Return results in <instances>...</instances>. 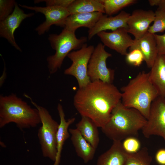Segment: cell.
I'll return each instance as SVG.
<instances>
[{"label": "cell", "instance_id": "obj_1", "mask_svg": "<svg viewBox=\"0 0 165 165\" xmlns=\"http://www.w3.org/2000/svg\"><path fill=\"white\" fill-rule=\"evenodd\" d=\"M121 99V92L112 83L96 80L79 88L74 96L73 104L81 116L88 117L101 128Z\"/></svg>", "mask_w": 165, "mask_h": 165}, {"label": "cell", "instance_id": "obj_2", "mask_svg": "<svg viewBox=\"0 0 165 165\" xmlns=\"http://www.w3.org/2000/svg\"><path fill=\"white\" fill-rule=\"evenodd\" d=\"M146 121L139 111L125 106L121 101L113 109L108 122L101 128L110 139L122 141L129 137H137Z\"/></svg>", "mask_w": 165, "mask_h": 165}, {"label": "cell", "instance_id": "obj_3", "mask_svg": "<svg viewBox=\"0 0 165 165\" xmlns=\"http://www.w3.org/2000/svg\"><path fill=\"white\" fill-rule=\"evenodd\" d=\"M120 90L123 105L137 110L147 119L152 102L159 96L151 80L149 72H140Z\"/></svg>", "mask_w": 165, "mask_h": 165}, {"label": "cell", "instance_id": "obj_4", "mask_svg": "<svg viewBox=\"0 0 165 165\" xmlns=\"http://www.w3.org/2000/svg\"><path fill=\"white\" fill-rule=\"evenodd\" d=\"M10 123L22 130L35 127L40 123L38 110L31 108L14 94L0 96V128Z\"/></svg>", "mask_w": 165, "mask_h": 165}, {"label": "cell", "instance_id": "obj_5", "mask_svg": "<svg viewBox=\"0 0 165 165\" xmlns=\"http://www.w3.org/2000/svg\"><path fill=\"white\" fill-rule=\"evenodd\" d=\"M48 39L52 48L55 51L54 54L47 58L48 68L50 74L59 69L65 57L72 50H79L87 40L86 37L78 38L75 32L63 29L59 34L49 35Z\"/></svg>", "mask_w": 165, "mask_h": 165}, {"label": "cell", "instance_id": "obj_6", "mask_svg": "<svg viewBox=\"0 0 165 165\" xmlns=\"http://www.w3.org/2000/svg\"><path fill=\"white\" fill-rule=\"evenodd\" d=\"M32 104L38 110L42 126L38 129V136L43 156L55 161L57 155V134L59 124L53 119L48 110L38 105L27 94Z\"/></svg>", "mask_w": 165, "mask_h": 165}, {"label": "cell", "instance_id": "obj_7", "mask_svg": "<svg viewBox=\"0 0 165 165\" xmlns=\"http://www.w3.org/2000/svg\"><path fill=\"white\" fill-rule=\"evenodd\" d=\"M94 48L93 46H88L85 43L80 49L70 52L67 56L72 63L64 73L74 77L79 88L86 86L91 82L87 74L88 66Z\"/></svg>", "mask_w": 165, "mask_h": 165}, {"label": "cell", "instance_id": "obj_8", "mask_svg": "<svg viewBox=\"0 0 165 165\" xmlns=\"http://www.w3.org/2000/svg\"><path fill=\"white\" fill-rule=\"evenodd\" d=\"M105 47L100 43L95 48L88 63L87 74L91 81L100 80L112 83L115 70L108 68L106 64L107 59L112 55L107 52Z\"/></svg>", "mask_w": 165, "mask_h": 165}, {"label": "cell", "instance_id": "obj_9", "mask_svg": "<svg viewBox=\"0 0 165 165\" xmlns=\"http://www.w3.org/2000/svg\"><path fill=\"white\" fill-rule=\"evenodd\" d=\"M145 137L152 135L162 137L165 141V99L159 96L152 102L148 117L141 129Z\"/></svg>", "mask_w": 165, "mask_h": 165}, {"label": "cell", "instance_id": "obj_10", "mask_svg": "<svg viewBox=\"0 0 165 165\" xmlns=\"http://www.w3.org/2000/svg\"><path fill=\"white\" fill-rule=\"evenodd\" d=\"M19 5L23 8L41 13L44 15L45 20L35 29L39 35L48 31L53 25L64 28L66 19L70 15L67 8L60 6H32L21 4Z\"/></svg>", "mask_w": 165, "mask_h": 165}, {"label": "cell", "instance_id": "obj_11", "mask_svg": "<svg viewBox=\"0 0 165 165\" xmlns=\"http://www.w3.org/2000/svg\"><path fill=\"white\" fill-rule=\"evenodd\" d=\"M34 13H25L16 2L12 13L3 20L0 21V36L6 39L15 49L21 52L16 43L14 36L16 29L25 19L32 16Z\"/></svg>", "mask_w": 165, "mask_h": 165}, {"label": "cell", "instance_id": "obj_12", "mask_svg": "<svg viewBox=\"0 0 165 165\" xmlns=\"http://www.w3.org/2000/svg\"><path fill=\"white\" fill-rule=\"evenodd\" d=\"M127 29L120 28L111 32L102 31L97 34L103 44L122 55L126 56L127 50L134 43Z\"/></svg>", "mask_w": 165, "mask_h": 165}, {"label": "cell", "instance_id": "obj_13", "mask_svg": "<svg viewBox=\"0 0 165 165\" xmlns=\"http://www.w3.org/2000/svg\"><path fill=\"white\" fill-rule=\"evenodd\" d=\"M155 16V12L151 10H134L127 21L128 32L134 36V39H140L148 32Z\"/></svg>", "mask_w": 165, "mask_h": 165}, {"label": "cell", "instance_id": "obj_14", "mask_svg": "<svg viewBox=\"0 0 165 165\" xmlns=\"http://www.w3.org/2000/svg\"><path fill=\"white\" fill-rule=\"evenodd\" d=\"M130 14L124 11H121L114 16L108 17L103 15L92 28L88 31V38L90 40L102 31L111 30L112 31L120 28L127 29V22Z\"/></svg>", "mask_w": 165, "mask_h": 165}, {"label": "cell", "instance_id": "obj_15", "mask_svg": "<svg viewBox=\"0 0 165 165\" xmlns=\"http://www.w3.org/2000/svg\"><path fill=\"white\" fill-rule=\"evenodd\" d=\"M130 47L139 49L144 55L147 67L151 68L158 54L154 34L147 32L140 39H134Z\"/></svg>", "mask_w": 165, "mask_h": 165}, {"label": "cell", "instance_id": "obj_16", "mask_svg": "<svg viewBox=\"0 0 165 165\" xmlns=\"http://www.w3.org/2000/svg\"><path fill=\"white\" fill-rule=\"evenodd\" d=\"M103 15V13L99 12L71 14L66 19L64 28L75 32L77 29L81 27L90 29Z\"/></svg>", "mask_w": 165, "mask_h": 165}, {"label": "cell", "instance_id": "obj_17", "mask_svg": "<svg viewBox=\"0 0 165 165\" xmlns=\"http://www.w3.org/2000/svg\"><path fill=\"white\" fill-rule=\"evenodd\" d=\"M57 110L60 117V121L57 134L56 157L53 165H59V164L63 145L65 141L70 136L68 127L75 120V118H70L67 121L66 120L63 107L60 103L58 105Z\"/></svg>", "mask_w": 165, "mask_h": 165}, {"label": "cell", "instance_id": "obj_18", "mask_svg": "<svg viewBox=\"0 0 165 165\" xmlns=\"http://www.w3.org/2000/svg\"><path fill=\"white\" fill-rule=\"evenodd\" d=\"M71 140L77 156L84 162L88 163L93 159L96 149L82 136L76 129L70 128Z\"/></svg>", "mask_w": 165, "mask_h": 165}, {"label": "cell", "instance_id": "obj_19", "mask_svg": "<svg viewBox=\"0 0 165 165\" xmlns=\"http://www.w3.org/2000/svg\"><path fill=\"white\" fill-rule=\"evenodd\" d=\"M126 156L122 141H113L110 148L99 156L96 165H124Z\"/></svg>", "mask_w": 165, "mask_h": 165}, {"label": "cell", "instance_id": "obj_20", "mask_svg": "<svg viewBox=\"0 0 165 165\" xmlns=\"http://www.w3.org/2000/svg\"><path fill=\"white\" fill-rule=\"evenodd\" d=\"M149 72L152 83L159 96L165 97V55L158 54Z\"/></svg>", "mask_w": 165, "mask_h": 165}, {"label": "cell", "instance_id": "obj_21", "mask_svg": "<svg viewBox=\"0 0 165 165\" xmlns=\"http://www.w3.org/2000/svg\"><path fill=\"white\" fill-rule=\"evenodd\" d=\"M98 127L90 119L85 116H81V120L76 125V129L95 149L100 141Z\"/></svg>", "mask_w": 165, "mask_h": 165}, {"label": "cell", "instance_id": "obj_22", "mask_svg": "<svg viewBox=\"0 0 165 165\" xmlns=\"http://www.w3.org/2000/svg\"><path fill=\"white\" fill-rule=\"evenodd\" d=\"M67 9L70 15L94 12L105 13L102 0H74Z\"/></svg>", "mask_w": 165, "mask_h": 165}, {"label": "cell", "instance_id": "obj_23", "mask_svg": "<svg viewBox=\"0 0 165 165\" xmlns=\"http://www.w3.org/2000/svg\"><path fill=\"white\" fill-rule=\"evenodd\" d=\"M152 156L149 153L147 147H144L134 153H127L124 165H151Z\"/></svg>", "mask_w": 165, "mask_h": 165}, {"label": "cell", "instance_id": "obj_24", "mask_svg": "<svg viewBox=\"0 0 165 165\" xmlns=\"http://www.w3.org/2000/svg\"><path fill=\"white\" fill-rule=\"evenodd\" d=\"M105 13L107 15H112L122 8L136 2L135 0H102Z\"/></svg>", "mask_w": 165, "mask_h": 165}, {"label": "cell", "instance_id": "obj_25", "mask_svg": "<svg viewBox=\"0 0 165 165\" xmlns=\"http://www.w3.org/2000/svg\"><path fill=\"white\" fill-rule=\"evenodd\" d=\"M155 13L153 23L150 26L148 31L152 34L163 32L165 31V12L157 9Z\"/></svg>", "mask_w": 165, "mask_h": 165}, {"label": "cell", "instance_id": "obj_26", "mask_svg": "<svg viewBox=\"0 0 165 165\" xmlns=\"http://www.w3.org/2000/svg\"><path fill=\"white\" fill-rule=\"evenodd\" d=\"M129 52L126 56V61L128 64L135 67H139L145 61L144 55L138 48L130 47Z\"/></svg>", "mask_w": 165, "mask_h": 165}, {"label": "cell", "instance_id": "obj_27", "mask_svg": "<svg viewBox=\"0 0 165 165\" xmlns=\"http://www.w3.org/2000/svg\"><path fill=\"white\" fill-rule=\"evenodd\" d=\"M123 148L128 153H134L138 152L141 148V143L136 137H130L124 139L122 142Z\"/></svg>", "mask_w": 165, "mask_h": 165}, {"label": "cell", "instance_id": "obj_28", "mask_svg": "<svg viewBox=\"0 0 165 165\" xmlns=\"http://www.w3.org/2000/svg\"><path fill=\"white\" fill-rule=\"evenodd\" d=\"M16 3L14 0H0V21L12 13Z\"/></svg>", "mask_w": 165, "mask_h": 165}, {"label": "cell", "instance_id": "obj_29", "mask_svg": "<svg viewBox=\"0 0 165 165\" xmlns=\"http://www.w3.org/2000/svg\"><path fill=\"white\" fill-rule=\"evenodd\" d=\"M74 0H36L34 3H38L42 2H45L46 6H55L67 8Z\"/></svg>", "mask_w": 165, "mask_h": 165}, {"label": "cell", "instance_id": "obj_30", "mask_svg": "<svg viewBox=\"0 0 165 165\" xmlns=\"http://www.w3.org/2000/svg\"><path fill=\"white\" fill-rule=\"evenodd\" d=\"M158 54L165 55V33L162 35L154 34Z\"/></svg>", "mask_w": 165, "mask_h": 165}, {"label": "cell", "instance_id": "obj_31", "mask_svg": "<svg viewBox=\"0 0 165 165\" xmlns=\"http://www.w3.org/2000/svg\"><path fill=\"white\" fill-rule=\"evenodd\" d=\"M155 159L159 164L165 165V149H160L158 150L156 153Z\"/></svg>", "mask_w": 165, "mask_h": 165}, {"label": "cell", "instance_id": "obj_32", "mask_svg": "<svg viewBox=\"0 0 165 165\" xmlns=\"http://www.w3.org/2000/svg\"><path fill=\"white\" fill-rule=\"evenodd\" d=\"M148 1L151 6H157L158 9L165 12V0H149Z\"/></svg>", "mask_w": 165, "mask_h": 165}, {"label": "cell", "instance_id": "obj_33", "mask_svg": "<svg viewBox=\"0 0 165 165\" xmlns=\"http://www.w3.org/2000/svg\"><path fill=\"white\" fill-rule=\"evenodd\" d=\"M164 98H165V97H164Z\"/></svg>", "mask_w": 165, "mask_h": 165}]
</instances>
